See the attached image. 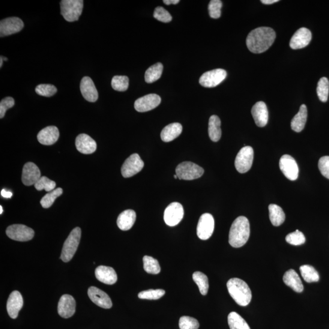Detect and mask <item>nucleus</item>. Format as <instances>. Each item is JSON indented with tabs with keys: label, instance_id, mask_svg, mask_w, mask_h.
Segmentation results:
<instances>
[{
	"label": "nucleus",
	"instance_id": "4",
	"mask_svg": "<svg viewBox=\"0 0 329 329\" xmlns=\"http://www.w3.org/2000/svg\"><path fill=\"white\" fill-rule=\"evenodd\" d=\"M80 237H81V230L78 227H75L70 232L63 246L61 256L63 262H68L72 259L78 248Z\"/></svg>",
	"mask_w": 329,
	"mask_h": 329
},
{
	"label": "nucleus",
	"instance_id": "20",
	"mask_svg": "<svg viewBox=\"0 0 329 329\" xmlns=\"http://www.w3.org/2000/svg\"><path fill=\"white\" fill-rule=\"evenodd\" d=\"M76 147L80 153L91 154L97 150V143L86 134H79L76 139Z\"/></svg>",
	"mask_w": 329,
	"mask_h": 329
},
{
	"label": "nucleus",
	"instance_id": "31",
	"mask_svg": "<svg viewBox=\"0 0 329 329\" xmlns=\"http://www.w3.org/2000/svg\"><path fill=\"white\" fill-rule=\"evenodd\" d=\"M269 214L272 224L274 226H279L285 220V215L280 206L276 204L269 205Z\"/></svg>",
	"mask_w": 329,
	"mask_h": 329
},
{
	"label": "nucleus",
	"instance_id": "51",
	"mask_svg": "<svg viewBox=\"0 0 329 329\" xmlns=\"http://www.w3.org/2000/svg\"><path fill=\"white\" fill-rule=\"evenodd\" d=\"M279 2V0H262L261 2L265 5H272Z\"/></svg>",
	"mask_w": 329,
	"mask_h": 329
},
{
	"label": "nucleus",
	"instance_id": "45",
	"mask_svg": "<svg viewBox=\"0 0 329 329\" xmlns=\"http://www.w3.org/2000/svg\"><path fill=\"white\" fill-rule=\"evenodd\" d=\"M35 92L43 97H50L56 94L57 89L52 85H40L35 88Z\"/></svg>",
	"mask_w": 329,
	"mask_h": 329
},
{
	"label": "nucleus",
	"instance_id": "52",
	"mask_svg": "<svg viewBox=\"0 0 329 329\" xmlns=\"http://www.w3.org/2000/svg\"><path fill=\"white\" fill-rule=\"evenodd\" d=\"M4 59H3L2 57H0V67H2L3 63H4Z\"/></svg>",
	"mask_w": 329,
	"mask_h": 329
},
{
	"label": "nucleus",
	"instance_id": "21",
	"mask_svg": "<svg viewBox=\"0 0 329 329\" xmlns=\"http://www.w3.org/2000/svg\"><path fill=\"white\" fill-rule=\"evenodd\" d=\"M80 90L83 97L89 102L94 103L98 98V93L91 77H84L80 81Z\"/></svg>",
	"mask_w": 329,
	"mask_h": 329
},
{
	"label": "nucleus",
	"instance_id": "23",
	"mask_svg": "<svg viewBox=\"0 0 329 329\" xmlns=\"http://www.w3.org/2000/svg\"><path fill=\"white\" fill-rule=\"evenodd\" d=\"M253 117L257 127L262 128L267 125L268 121V111L267 105L263 101L255 104L251 110Z\"/></svg>",
	"mask_w": 329,
	"mask_h": 329
},
{
	"label": "nucleus",
	"instance_id": "42",
	"mask_svg": "<svg viewBox=\"0 0 329 329\" xmlns=\"http://www.w3.org/2000/svg\"><path fill=\"white\" fill-rule=\"evenodd\" d=\"M285 240L287 243L294 245V246H300V245L303 244L306 240L303 233L299 230H296L295 232L287 235Z\"/></svg>",
	"mask_w": 329,
	"mask_h": 329
},
{
	"label": "nucleus",
	"instance_id": "14",
	"mask_svg": "<svg viewBox=\"0 0 329 329\" xmlns=\"http://www.w3.org/2000/svg\"><path fill=\"white\" fill-rule=\"evenodd\" d=\"M23 21L18 17H10L0 22V36H7L19 32L23 28Z\"/></svg>",
	"mask_w": 329,
	"mask_h": 329
},
{
	"label": "nucleus",
	"instance_id": "54",
	"mask_svg": "<svg viewBox=\"0 0 329 329\" xmlns=\"http://www.w3.org/2000/svg\"><path fill=\"white\" fill-rule=\"evenodd\" d=\"M2 57L3 59H4V61H8V58H5V56H2Z\"/></svg>",
	"mask_w": 329,
	"mask_h": 329
},
{
	"label": "nucleus",
	"instance_id": "32",
	"mask_svg": "<svg viewBox=\"0 0 329 329\" xmlns=\"http://www.w3.org/2000/svg\"><path fill=\"white\" fill-rule=\"evenodd\" d=\"M163 69V65L161 63L158 62L152 65L146 71L145 74V81L151 84L159 79L161 74H162Z\"/></svg>",
	"mask_w": 329,
	"mask_h": 329
},
{
	"label": "nucleus",
	"instance_id": "28",
	"mask_svg": "<svg viewBox=\"0 0 329 329\" xmlns=\"http://www.w3.org/2000/svg\"><path fill=\"white\" fill-rule=\"evenodd\" d=\"M182 127L178 122L167 125L161 132L160 137L164 142H170L176 139L181 135Z\"/></svg>",
	"mask_w": 329,
	"mask_h": 329
},
{
	"label": "nucleus",
	"instance_id": "1",
	"mask_svg": "<svg viewBox=\"0 0 329 329\" xmlns=\"http://www.w3.org/2000/svg\"><path fill=\"white\" fill-rule=\"evenodd\" d=\"M276 32L269 27H260L248 34L246 46L253 53H262L270 49L276 39Z\"/></svg>",
	"mask_w": 329,
	"mask_h": 329
},
{
	"label": "nucleus",
	"instance_id": "12",
	"mask_svg": "<svg viewBox=\"0 0 329 329\" xmlns=\"http://www.w3.org/2000/svg\"><path fill=\"white\" fill-rule=\"evenodd\" d=\"M226 71L221 68L207 71L200 77L199 84L204 88H215L226 79Z\"/></svg>",
	"mask_w": 329,
	"mask_h": 329
},
{
	"label": "nucleus",
	"instance_id": "9",
	"mask_svg": "<svg viewBox=\"0 0 329 329\" xmlns=\"http://www.w3.org/2000/svg\"><path fill=\"white\" fill-rule=\"evenodd\" d=\"M215 221L210 214H204L200 217L197 226V235L201 240H206L213 234Z\"/></svg>",
	"mask_w": 329,
	"mask_h": 329
},
{
	"label": "nucleus",
	"instance_id": "6",
	"mask_svg": "<svg viewBox=\"0 0 329 329\" xmlns=\"http://www.w3.org/2000/svg\"><path fill=\"white\" fill-rule=\"evenodd\" d=\"M204 170L202 167L191 161H184L179 164L176 169V175L182 180L191 181L201 178Z\"/></svg>",
	"mask_w": 329,
	"mask_h": 329
},
{
	"label": "nucleus",
	"instance_id": "33",
	"mask_svg": "<svg viewBox=\"0 0 329 329\" xmlns=\"http://www.w3.org/2000/svg\"><path fill=\"white\" fill-rule=\"evenodd\" d=\"M227 319L230 329H251L246 321L237 313H230Z\"/></svg>",
	"mask_w": 329,
	"mask_h": 329
},
{
	"label": "nucleus",
	"instance_id": "29",
	"mask_svg": "<svg viewBox=\"0 0 329 329\" xmlns=\"http://www.w3.org/2000/svg\"><path fill=\"white\" fill-rule=\"evenodd\" d=\"M307 119V109L305 104L300 107V110L291 122V127L293 131L296 133H300L304 130Z\"/></svg>",
	"mask_w": 329,
	"mask_h": 329
},
{
	"label": "nucleus",
	"instance_id": "37",
	"mask_svg": "<svg viewBox=\"0 0 329 329\" xmlns=\"http://www.w3.org/2000/svg\"><path fill=\"white\" fill-rule=\"evenodd\" d=\"M316 91L319 100L322 102H326L328 100L329 93V82L327 77H323L319 79Z\"/></svg>",
	"mask_w": 329,
	"mask_h": 329
},
{
	"label": "nucleus",
	"instance_id": "39",
	"mask_svg": "<svg viewBox=\"0 0 329 329\" xmlns=\"http://www.w3.org/2000/svg\"><path fill=\"white\" fill-rule=\"evenodd\" d=\"M166 291L161 289L145 290L139 293V298L142 300H157L163 297Z\"/></svg>",
	"mask_w": 329,
	"mask_h": 329
},
{
	"label": "nucleus",
	"instance_id": "43",
	"mask_svg": "<svg viewBox=\"0 0 329 329\" xmlns=\"http://www.w3.org/2000/svg\"><path fill=\"white\" fill-rule=\"evenodd\" d=\"M179 328L180 329H198V321L192 317L184 316L179 319Z\"/></svg>",
	"mask_w": 329,
	"mask_h": 329
},
{
	"label": "nucleus",
	"instance_id": "16",
	"mask_svg": "<svg viewBox=\"0 0 329 329\" xmlns=\"http://www.w3.org/2000/svg\"><path fill=\"white\" fill-rule=\"evenodd\" d=\"M88 295L91 300L103 309H109L112 307L111 300L108 295L97 287L91 286L88 290Z\"/></svg>",
	"mask_w": 329,
	"mask_h": 329
},
{
	"label": "nucleus",
	"instance_id": "48",
	"mask_svg": "<svg viewBox=\"0 0 329 329\" xmlns=\"http://www.w3.org/2000/svg\"><path fill=\"white\" fill-rule=\"evenodd\" d=\"M318 168L322 175L329 179V156H324L320 158Z\"/></svg>",
	"mask_w": 329,
	"mask_h": 329
},
{
	"label": "nucleus",
	"instance_id": "46",
	"mask_svg": "<svg viewBox=\"0 0 329 329\" xmlns=\"http://www.w3.org/2000/svg\"><path fill=\"white\" fill-rule=\"evenodd\" d=\"M154 17L160 22L163 23H169L172 20L171 14L162 7L155 8L154 12Z\"/></svg>",
	"mask_w": 329,
	"mask_h": 329
},
{
	"label": "nucleus",
	"instance_id": "7",
	"mask_svg": "<svg viewBox=\"0 0 329 329\" xmlns=\"http://www.w3.org/2000/svg\"><path fill=\"white\" fill-rule=\"evenodd\" d=\"M254 150L252 147L247 146L242 148L235 158V167L240 173L249 171L253 163Z\"/></svg>",
	"mask_w": 329,
	"mask_h": 329
},
{
	"label": "nucleus",
	"instance_id": "35",
	"mask_svg": "<svg viewBox=\"0 0 329 329\" xmlns=\"http://www.w3.org/2000/svg\"><path fill=\"white\" fill-rule=\"evenodd\" d=\"M193 279L199 287L201 295L204 296L207 295L209 287L208 276L201 272L196 271L193 274Z\"/></svg>",
	"mask_w": 329,
	"mask_h": 329
},
{
	"label": "nucleus",
	"instance_id": "2",
	"mask_svg": "<svg viewBox=\"0 0 329 329\" xmlns=\"http://www.w3.org/2000/svg\"><path fill=\"white\" fill-rule=\"evenodd\" d=\"M250 224L248 218L241 216L236 218L230 227L229 235V243L230 246L240 248L249 240Z\"/></svg>",
	"mask_w": 329,
	"mask_h": 329
},
{
	"label": "nucleus",
	"instance_id": "47",
	"mask_svg": "<svg viewBox=\"0 0 329 329\" xmlns=\"http://www.w3.org/2000/svg\"><path fill=\"white\" fill-rule=\"evenodd\" d=\"M15 101L13 98L7 97L3 99L0 103V118H4L7 110L13 107Z\"/></svg>",
	"mask_w": 329,
	"mask_h": 329
},
{
	"label": "nucleus",
	"instance_id": "11",
	"mask_svg": "<svg viewBox=\"0 0 329 329\" xmlns=\"http://www.w3.org/2000/svg\"><path fill=\"white\" fill-rule=\"evenodd\" d=\"M184 215V208L180 203L172 202L164 212V222L169 226H175L181 222Z\"/></svg>",
	"mask_w": 329,
	"mask_h": 329
},
{
	"label": "nucleus",
	"instance_id": "22",
	"mask_svg": "<svg viewBox=\"0 0 329 329\" xmlns=\"http://www.w3.org/2000/svg\"><path fill=\"white\" fill-rule=\"evenodd\" d=\"M23 306V300L22 295L18 291L11 293L7 302V311L11 318L16 319Z\"/></svg>",
	"mask_w": 329,
	"mask_h": 329
},
{
	"label": "nucleus",
	"instance_id": "44",
	"mask_svg": "<svg viewBox=\"0 0 329 329\" xmlns=\"http://www.w3.org/2000/svg\"><path fill=\"white\" fill-rule=\"evenodd\" d=\"M223 7V3L220 0H212L209 3L208 10L209 15L212 19H219L221 14V8Z\"/></svg>",
	"mask_w": 329,
	"mask_h": 329
},
{
	"label": "nucleus",
	"instance_id": "18",
	"mask_svg": "<svg viewBox=\"0 0 329 329\" xmlns=\"http://www.w3.org/2000/svg\"><path fill=\"white\" fill-rule=\"evenodd\" d=\"M58 313L64 318H69L72 316L76 311V301L73 296L64 295L59 301Z\"/></svg>",
	"mask_w": 329,
	"mask_h": 329
},
{
	"label": "nucleus",
	"instance_id": "24",
	"mask_svg": "<svg viewBox=\"0 0 329 329\" xmlns=\"http://www.w3.org/2000/svg\"><path fill=\"white\" fill-rule=\"evenodd\" d=\"M59 137L58 128L50 126L42 130L37 135L38 141L42 145H52L58 141Z\"/></svg>",
	"mask_w": 329,
	"mask_h": 329
},
{
	"label": "nucleus",
	"instance_id": "36",
	"mask_svg": "<svg viewBox=\"0 0 329 329\" xmlns=\"http://www.w3.org/2000/svg\"><path fill=\"white\" fill-rule=\"evenodd\" d=\"M143 268L146 273L157 274L160 272V267L158 260L153 257L145 256L143 257Z\"/></svg>",
	"mask_w": 329,
	"mask_h": 329
},
{
	"label": "nucleus",
	"instance_id": "27",
	"mask_svg": "<svg viewBox=\"0 0 329 329\" xmlns=\"http://www.w3.org/2000/svg\"><path fill=\"white\" fill-rule=\"evenodd\" d=\"M136 220V214L133 210L125 211L119 214L117 221L118 227L122 230H128L133 227Z\"/></svg>",
	"mask_w": 329,
	"mask_h": 329
},
{
	"label": "nucleus",
	"instance_id": "41",
	"mask_svg": "<svg viewBox=\"0 0 329 329\" xmlns=\"http://www.w3.org/2000/svg\"><path fill=\"white\" fill-rule=\"evenodd\" d=\"M112 87L115 91L125 92L129 87V78L126 76H115L111 83Z\"/></svg>",
	"mask_w": 329,
	"mask_h": 329
},
{
	"label": "nucleus",
	"instance_id": "55",
	"mask_svg": "<svg viewBox=\"0 0 329 329\" xmlns=\"http://www.w3.org/2000/svg\"><path fill=\"white\" fill-rule=\"evenodd\" d=\"M174 177H175V179H178V176L176 175H175Z\"/></svg>",
	"mask_w": 329,
	"mask_h": 329
},
{
	"label": "nucleus",
	"instance_id": "13",
	"mask_svg": "<svg viewBox=\"0 0 329 329\" xmlns=\"http://www.w3.org/2000/svg\"><path fill=\"white\" fill-rule=\"evenodd\" d=\"M281 171L287 179L290 181H295L298 178L299 168L295 158L291 155H282L279 161Z\"/></svg>",
	"mask_w": 329,
	"mask_h": 329
},
{
	"label": "nucleus",
	"instance_id": "34",
	"mask_svg": "<svg viewBox=\"0 0 329 329\" xmlns=\"http://www.w3.org/2000/svg\"><path fill=\"white\" fill-rule=\"evenodd\" d=\"M302 277L308 283L316 282L319 280V276L315 268L312 266L305 265L300 267Z\"/></svg>",
	"mask_w": 329,
	"mask_h": 329
},
{
	"label": "nucleus",
	"instance_id": "26",
	"mask_svg": "<svg viewBox=\"0 0 329 329\" xmlns=\"http://www.w3.org/2000/svg\"><path fill=\"white\" fill-rule=\"evenodd\" d=\"M283 280L287 286L290 287L297 293L303 292L304 286L300 276L294 270H289L283 275Z\"/></svg>",
	"mask_w": 329,
	"mask_h": 329
},
{
	"label": "nucleus",
	"instance_id": "30",
	"mask_svg": "<svg viewBox=\"0 0 329 329\" xmlns=\"http://www.w3.org/2000/svg\"><path fill=\"white\" fill-rule=\"evenodd\" d=\"M209 135L212 141H219L221 137V120L217 115H212L209 119Z\"/></svg>",
	"mask_w": 329,
	"mask_h": 329
},
{
	"label": "nucleus",
	"instance_id": "10",
	"mask_svg": "<svg viewBox=\"0 0 329 329\" xmlns=\"http://www.w3.org/2000/svg\"><path fill=\"white\" fill-rule=\"evenodd\" d=\"M144 164L138 154H132L122 164L121 174L125 178H131L141 172Z\"/></svg>",
	"mask_w": 329,
	"mask_h": 329
},
{
	"label": "nucleus",
	"instance_id": "5",
	"mask_svg": "<svg viewBox=\"0 0 329 329\" xmlns=\"http://www.w3.org/2000/svg\"><path fill=\"white\" fill-rule=\"evenodd\" d=\"M61 14L67 22H75L82 14L83 0H62L61 2Z\"/></svg>",
	"mask_w": 329,
	"mask_h": 329
},
{
	"label": "nucleus",
	"instance_id": "40",
	"mask_svg": "<svg viewBox=\"0 0 329 329\" xmlns=\"http://www.w3.org/2000/svg\"><path fill=\"white\" fill-rule=\"evenodd\" d=\"M56 184L55 181L50 180L46 176H42L39 180L35 184L34 187L38 191L45 190L50 192L55 189Z\"/></svg>",
	"mask_w": 329,
	"mask_h": 329
},
{
	"label": "nucleus",
	"instance_id": "8",
	"mask_svg": "<svg viewBox=\"0 0 329 329\" xmlns=\"http://www.w3.org/2000/svg\"><path fill=\"white\" fill-rule=\"evenodd\" d=\"M7 235L12 240L18 241H28L34 236V230L23 224H14L7 229Z\"/></svg>",
	"mask_w": 329,
	"mask_h": 329
},
{
	"label": "nucleus",
	"instance_id": "19",
	"mask_svg": "<svg viewBox=\"0 0 329 329\" xmlns=\"http://www.w3.org/2000/svg\"><path fill=\"white\" fill-rule=\"evenodd\" d=\"M41 178V173L36 164L32 162L26 163L23 167L22 181L27 186L35 185Z\"/></svg>",
	"mask_w": 329,
	"mask_h": 329
},
{
	"label": "nucleus",
	"instance_id": "53",
	"mask_svg": "<svg viewBox=\"0 0 329 329\" xmlns=\"http://www.w3.org/2000/svg\"><path fill=\"white\" fill-rule=\"evenodd\" d=\"M3 212H4V209H3L2 206H0V214H3Z\"/></svg>",
	"mask_w": 329,
	"mask_h": 329
},
{
	"label": "nucleus",
	"instance_id": "38",
	"mask_svg": "<svg viewBox=\"0 0 329 329\" xmlns=\"http://www.w3.org/2000/svg\"><path fill=\"white\" fill-rule=\"evenodd\" d=\"M62 193L63 190L61 188H56L52 191H50L42 198L41 205L45 209L50 208L53 204L57 197L62 195Z\"/></svg>",
	"mask_w": 329,
	"mask_h": 329
},
{
	"label": "nucleus",
	"instance_id": "50",
	"mask_svg": "<svg viewBox=\"0 0 329 329\" xmlns=\"http://www.w3.org/2000/svg\"><path fill=\"white\" fill-rule=\"evenodd\" d=\"M180 2L179 0H164L163 3L167 5H176Z\"/></svg>",
	"mask_w": 329,
	"mask_h": 329
},
{
	"label": "nucleus",
	"instance_id": "49",
	"mask_svg": "<svg viewBox=\"0 0 329 329\" xmlns=\"http://www.w3.org/2000/svg\"><path fill=\"white\" fill-rule=\"evenodd\" d=\"M1 195L3 197H5V198H11V197L13 196V194L11 192V191L3 189L1 191Z\"/></svg>",
	"mask_w": 329,
	"mask_h": 329
},
{
	"label": "nucleus",
	"instance_id": "25",
	"mask_svg": "<svg viewBox=\"0 0 329 329\" xmlns=\"http://www.w3.org/2000/svg\"><path fill=\"white\" fill-rule=\"evenodd\" d=\"M95 276L100 282L113 285L117 281V275L113 268L106 266H100L95 270Z\"/></svg>",
	"mask_w": 329,
	"mask_h": 329
},
{
	"label": "nucleus",
	"instance_id": "17",
	"mask_svg": "<svg viewBox=\"0 0 329 329\" xmlns=\"http://www.w3.org/2000/svg\"><path fill=\"white\" fill-rule=\"evenodd\" d=\"M312 32L309 29L302 28L295 33L290 42V46L293 50L303 49L312 40Z\"/></svg>",
	"mask_w": 329,
	"mask_h": 329
},
{
	"label": "nucleus",
	"instance_id": "3",
	"mask_svg": "<svg viewBox=\"0 0 329 329\" xmlns=\"http://www.w3.org/2000/svg\"><path fill=\"white\" fill-rule=\"evenodd\" d=\"M229 295L239 306L245 307L250 303L252 293L248 284L238 278H232L227 283Z\"/></svg>",
	"mask_w": 329,
	"mask_h": 329
},
{
	"label": "nucleus",
	"instance_id": "15",
	"mask_svg": "<svg viewBox=\"0 0 329 329\" xmlns=\"http://www.w3.org/2000/svg\"><path fill=\"white\" fill-rule=\"evenodd\" d=\"M161 103V98L156 94H149L137 99L134 103L137 111L145 112L157 107Z\"/></svg>",
	"mask_w": 329,
	"mask_h": 329
}]
</instances>
